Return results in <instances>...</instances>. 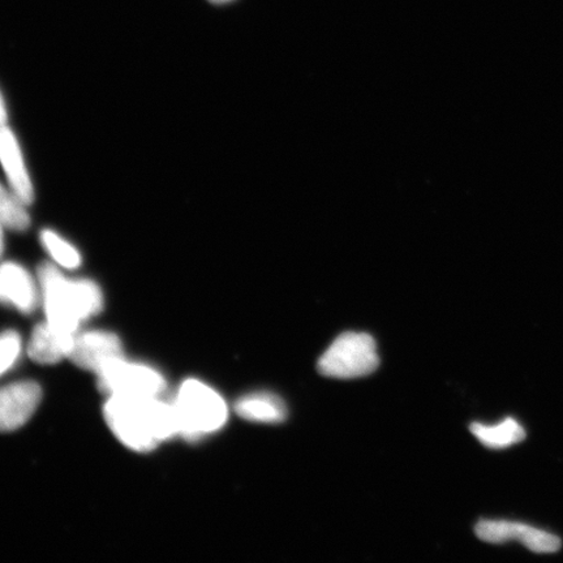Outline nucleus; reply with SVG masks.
<instances>
[{"mask_svg":"<svg viewBox=\"0 0 563 563\" xmlns=\"http://www.w3.org/2000/svg\"><path fill=\"white\" fill-rule=\"evenodd\" d=\"M104 419L124 446L140 453L179 435L173 404L159 398L111 396L104 405Z\"/></svg>","mask_w":563,"mask_h":563,"instance_id":"f257e3e1","label":"nucleus"},{"mask_svg":"<svg viewBox=\"0 0 563 563\" xmlns=\"http://www.w3.org/2000/svg\"><path fill=\"white\" fill-rule=\"evenodd\" d=\"M37 278L47 322L60 332L76 334L82 321L102 311L103 295L95 280L70 279L55 264L42 265Z\"/></svg>","mask_w":563,"mask_h":563,"instance_id":"f03ea898","label":"nucleus"},{"mask_svg":"<svg viewBox=\"0 0 563 563\" xmlns=\"http://www.w3.org/2000/svg\"><path fill=\"white\" fill-rule=\"evenodd\" d=\"M179 435L197 441L213 434L227 424L229 408L224 399L199 379H187L173 402Z\"/></svg>","mask_w":563,"mask_h":563,"instance_id":"7ed1b4c3","label":"nucleus"},{"mask_svg":"<svg viewBox=\"0 0 563 563\" xmlns=\"http://www.w3.org/2000/svg\"><path fill=\"white\" fill-rule=\"evenodd\" d=\"M375 340L365 333H344L336 338L317 368L322 376L350 379L371 375L378 368Z\"/></svg>","mask_w":563,"mask_h":563,"instance_id":"20e7f679","label":"nucleus"},{"mask_svg":"<svg viewBox=\"0 0 563 563\" xmlns=\"http://www.w3.org/2000/svg\"><path fill=\"white\" fill-rule=\"evenodd\" d=\"M100 389L111 396L159 398L166 390L164 376L150 365L118 358L98 373Z\"/></svg>","mask_w":563,"mask_h":563,"instance_id":"39448f33","label":"nucleus"},{"mask_svg":"<svg viewBox=\"0 0 563 563\" xmlns=\"http://www.w3.org/2000/svg\"><path fill=\"white\" fill-rule=\"evenodd\" d=\"M476 537L485 543L504 544L518 540L534 553H555L561 549V539L527 525L505 520H482L475 527Z\"/></svg>","mask_w":563,"mask_h":563,"instance_id":"423d86ee","label":"nucleus"},{"mask_svg":"<svg viewBox=\"0 0 563 563\" xmlns=\"http://www.w3.org/2000/svg\"><path fill=\"white\" fill-rule=\"evenodd\" d=\"M124 357L119 336L104 330H89L75 335L69 358L80 368L100 373L118 358Z\"/></svg>","mask_w":563,"mask_h":563,"instance_id":"0eeeda50","label":"nucleus"},{"mask_svg":"<svg viewBox=\"0 0 563 563\" xmlns=\"http://www.w3.org/2000/svg\"><path fill=\"white\" fill-rule=\"evenodd\" d=\"M37 383L18 382L0 389V433L16 431L31 420L41 402Z\"/></svg>","mask_w":563,"mask_h":563,"instance_id":"6e6552de","label":"nucleus"},{"mask_svg":"<svg viewBox=\"0 0 563 563\" xmlns=\"http://www.w3.org/2000/svg\"><path fill=\"white\" fill-rule=\"evenodd\" d=\"M41 299L38 278L35 279L23 265L0 264V305L31 313Z\"/></svg>","mask_w":563,"mask_h":563,"instance_id":"1a4fd4ad","label":"nucleus"},{"mask_svg":"<svg viewBox=\"0 0 563 563\" xmlns=\"http://www.w3.org/2000/svg\"><path fill=\"white\" fill-rule=\"evenodd\" d=\"M0 165L7 183L27 206L34 201V187L15 133L9 125H0Z\"/></svg>","mask_w":563,"mask_h":563,"instance_id":"9d476101","label":"nucleus"},{"mask_svg":"<svg viewBox=\"0 0 563 563\" xmlns=\"http://www.w3.org/2000/svg\"><path fill=\"white\" fill-rule=\"evenodd\" d=\"M75 335L60 332L47 321L41 323L33 330L30 344H27V355L40 364L59 363L63 358L69 357Z\"/></svg>","mask_w":563,"mask_h":563,"instance_id":"9b49d317","label":"nucleus"},{"mask_svg":"<svg viewBox=\"0 0 563 563\" xmlns=\"http://www.w3.org/2000/svg\"><path fill=\"white\" fill-rule=\"evenodd\" d=\"M235 411L244 420L279 424L287 418V408L279 397L272 393H253L238 400Z\"/></svg>","mask_w":563,"mask_h":563,"instance_id":"f8f14e48","label":"nucleus"},{"mask_svg":"<svg viewBox=\"0 0 563 563\" xmlns=\"http://www.w3.org/2000/svg\"><path fill=\"white\" fill-rule=\"evenodd\" d=\"M471 432L484 446L490 449L509 448L526 439L523 427L511 418L506 419L498 426L473 424L471 426Z\"/></svg>","mask_w":563,"mask_h":563,"instance_id":"ddd939ff","label":"nucleus"},{"mask_svg":"<svg viewBox=\"0 0 563 563\" xmlns=\"http://www.w3.org/2000/svg\"><path fill=\"white\" fill-rule=\"evenodd\" d=\"M27 203L0 183V223L5 230L25 231L30 228L31 216L27 213Z\"/></svg>","mask_w":563,"mask_h":563,"instance_id":"4468645a","label":"nucleus"},{"mask_svg":"<svg viewBox=\"0 0 563 563\" xmlns=\"http://www.w3.org/2000/svg\"><path fill=\"white\" fill-rule=\"evenodd\" d=\"M41 244L60 269L75 271L81 265V255L74 244L62 238L58 232L44 230L41 232Z\"/></svg>","mask_w":563,"mask_h":563,"instance_id":"2eb2a0df","label":"nucleus"},{"mask_svg":"<svg viewBox=\"0 0 563 563\" xmlns=\"http://www.w3.org/2000/svg\"><path fill=\"white\" fill-rule=\"evenodd\" d=\"M21 338L16 332H4L0 334V376L9 372L15 365L21 355Z\"/></svg>","mask_w":563,"mask_h":563,"instance_id":"dca6fc26","label":"nucleus"},{"mask_svg":"<svg viewBox=\"0 0 563 563\" xmlns=\"http://www.w3.org/2000/svg\"><path fill=\"white\" fill-rule=\"evenodd\" d=\"M7 118H9V112H7L3 96L0 93V125L7 124Z\"/></svg>","mask_w":563,"mask_h":563,"instance_id":"f3484780","label":"nucleus"},{"mask_svg":"<svg viewBox=\"0 0 563 563\" xmlns=\"http://www.w3.org/2000/svg\"><path fill=\"white\" fill-rule=\"evenodd\" d=\"M4 230L5 228L0 223V258H2L4 252Z\"/></svg>","mask_w":563,"mask_h":563,"instance_id":"a211bd4d","label":"nucleus"},{"mask_svg":"<svg viewBox=\"0 0 563 563\" xmlns=\"http://www.w3.org/2000/svg\"><path fill=\"white\" fill-rule=\"evenodd\" d=\"M209 2L214 3V4H227V3L232 2V0H209Z\"/></svg>","mask_w":563,"mask_h":563,"instance_id":"6ab92c4d","label":"nucleus"}]
</instances>
